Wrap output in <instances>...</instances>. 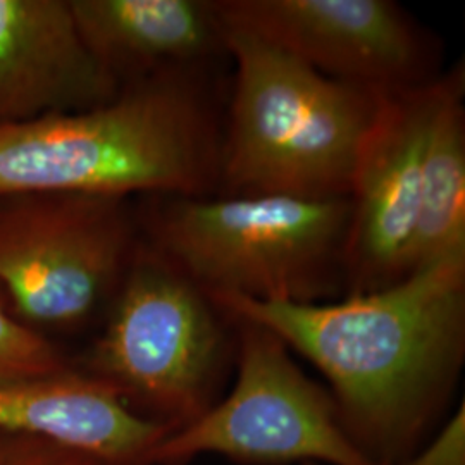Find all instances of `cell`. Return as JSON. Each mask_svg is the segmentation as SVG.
<instances>
[{
  "instance_id": "6",
  "label": "cell",
  "mask_w": 465,
  "mask_h": 465,
  "mask_svg": "<svg viewBox=\"0 0 465 465\" xmlns=\"http://www.w3.org/2000/svg\"><path fill=\"white\" fill-rule=\"evenodd\" d=\"M128 200L0 197V293L21 321L76 328L109 307L142 245Z\"/></svg>"
},
{
  "instance_id": "13",
  "label": "cell",
  "mask_w": 465,
  "mask_h": 465,
  "mask_svg": "<svg viewBox=\"0 0 465 465\" xmlns=\"http://www.w3.org/2000/svg\"><path fill=\"white\" fill-rule=\"evenodd\" d=\"M465 73L443 74L422 167L411 272L465 253Z\"/></svg>"
},
{
  "instance_id": "16",
  "label": "cell",
  "mask_w": 465,
  "mask_h": 465,
  "mask_svg": "<svg viewBox=\"0 0 465 465\" xmlns=\"http://www.w3.org/2000/svg\"><path fill=\"white\" fill-rule=\"evenodd\" d=\"M321 465V464H303ZM400 465H465V407L447 419L431 441L405 464Z\"/></svg>"
},
{
  "instance_id": "3",
  "label": "cell",
  "mask_w": 465,
  "mask_h": 465,
  "mask_svg": "<svg viewBox=\"0 0 465 465\" xmlns=\"http://www.w3.org/2000/svg\"><path fill=\"white\" fill-rule=\"evenodd\" d=\"M223 36L234 84L221 142V195L349 199L382 94L324 76L243 30L223 25Z\"/></svg>"
},
{
  "instance_id": "5",
  "label": "cell",
  "mask_w": 465,
  "mask_h": 465,
  "mask_svg": "<svg viewBox=\"0 0 465 465\" xmlns=\"http://www.w3.org/2000/svg\"><path fill=\"white\" fill-rule=\"evenodd\" d=\"M234 357L232 317L142 243L78 369L111 386L138 416L174 432L221 400Z\"/></svg>"
},
{
  "instance_id": "1",
  "label": "cell",
  "mask_w": 465,
  "mask_h": 465,
  "mask_svg": "<svg viewBox=\"0 0 465 465\" xmlns=\"http://www.w3.org/2000/svg\"><path fill=\"white\" fill-rule=\"evenodd\" d=\"M324 374L371 465L405 464L441 430L465 357V253L369 293L319 303L211 297Z\"/></svg>"
},
{
  "instance_id": "7",
  "label": "cell",
  "mask_w": 465,
  "mask_h": 465,
  "mask_svg": "<svg viewBox=\"0 0 465 465\" xmlns=\"http://www.w3.org/2000/svg\"><path fill=\"white\" fill-rule=\"evenodd\" d=\"M230 316V314H228ZM236 381L192 424L171 432L149 465H182L203 453L249 464L371 465L350 441L330 390L312 381L278 334L232 317Z\"/></svg>"
},
{
  "instance_id": "14",
  "label": "cell",
  "mask_w": 465,
  "mask_h": 465,
  "mask_svg": "<svg viewBox=\"0 0 465 465\" xmlns=\"http://www.w3.org/2000/svg\"><path fill=\"white\" fill-rule=\"evenodd\" d=\"M71 367L57 345L21 321L0 293V386L45 380Z\"/></svg>"
},
{
  "instance_id": "4",
  "label": "cell",
  "mask_w": 465,
  "mask_h": 465,
  "mask_svg": "<svg viewBox=\"0 0 465 465\" xmlns=\"http://www.w3.org/2000/svg\"><path fill=\"white\" fill-rule=\"evenodd\" d=\"M155 199L150 247L209 297L319 303L345 286L349 199Z\"/></svg>"
},
{
  "instance_id": "11",
  "label": "cell",
  "mask_w": 465,
  "mask_h": 465,
  "mask_svg": "<svg viewBox=\"0 0 465 465\" xmlns=\"http://www.w3.org/2000/svg\"><path fill=\"white\" fill-rule=\"evenodd\" d=\"M71 9L86 47L121 88L200 73L226 54L214 2L71 0Z\"/></svg>"
},
{
  "instance_id": "15",
  "label": "cell",
  "mask_w": 465,
  "mask_h": 465,
  "mask_svg": "<svg viewBox=\"0 0 465 465\" xmlns=\"http://www.w3.org/2000/svg\"><path fill=\"white\" fill-rule=\"evenodd\" d=\"M0 465H100L47 438L0 430Z\"/></svg>"
},
{
  "instance_id": "2",
  "label": "cell",
  "mask_w": 465,
  "mask_h": 465,
  "mask_svg": "<svg viewBox=\"0 0 465 465\" xmlns=\"http://www.w3.org/2000/svg\"><path fill=\"white\" fill-rule=\"evenodd\" d=\"M221 142L200 73L155 76L86 111L0 126V197H205Z\"/></svg>"
},
{
  "instance_id": "9",
  "label": "cell",
  "mask_w": 465,
  "mask_h": 465,
  "mask_svg": "<svg viewBox=\"0 0 465 465\" xmlns=\"http://www.w3.org/2000/svg\"><path fill=\"white\" fill-rule=\"evenodd\" d=\"M214 5L223 25L343 84L390 94L438 76L426 35L390 0H221Z\"/></svg>"
},
{
  "instance_id": "10",
  "label": "cell",
  "mask_w": 465,
  "mask_h": 465,
  "mask_svg": "<svg viewBox=\"0 0 465 465\" xmlns=\"http://www.w3.org/2000/svg\"><path fill=\"white\" fill-rule=\"evenodd\" d=\"M119 90L86 47L71 0H0V126L86 111Z\"/></svg>"
},
{
  "instance_id": "8",
  "label": "cell",
  "mask_w": 465,
  "mask_h": 465,
  "mask_svg": "<svg viewBox=\"0 0 465 465\" xmlns=\"http://www.w3.org/2000/svg\"><path fill=\"white\" fill-rule=\"evenodd\" d=\"M443 74L382 94L361 143L349 192L347 295L376 292L411 274L422 167Z\"/></svg>"
},
{
  "instance_id": "12",
  "label": "cell",
  "mask_w": 465,
  "mask_h": 465,
  "mask_svg": "<svg viewBox=\"0 0 465 465\" xmlns=\"http://www.w3.org/2000/svg\"><path fill=\"white\" fill-rule=\"evenodd\" d=\"M0 430L47 438L100 465H149L152 451L171 434L78 367L38 381L2 384Z\"/></svg>"
}]
</instances>
